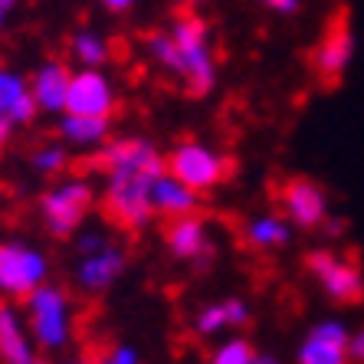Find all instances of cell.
<instances>
[{"instance_id": "cell-1", "label": "cell", "mask_w": 364, "mask_h": 364, "mask_svg": "<svg viewBox=\"0 0 364 364\" xmlns=\"http://www.w3.org/2000/svg\"><path fill=\"white\" fill-rule=\"evenodd\" d=\"M105 171V210L122 230L151 223V184L164 174V154L148 138H112L95 158Z\"/></svg>"}, {"instance_id": "cell-2", "label": "cell", "mask_w": 364, "mask_h": 364, "mask_svg": "<svg viewBox=\"0 0 364 364\" xmlns=\"http://www.w3.org/2000/svg\"><path fill=\"white\" fill-rule=\"evenodd\" d=\"M144 53L164 73L181 79L191 95H207L217 85V56L210 50V30L194 14H181L168 30L144 36Z\"/></svg>"}, {"instance_id": "cell-3", "label": "cell", "mask_w": 364, "mask_h": 364, "mask_svg": "<svg viewBox=\"0 0 364 364\" xmlns=\"http://www.w3.org/2000/svg\"><path fill=\"white\" fill-rule=\"evenodd\" d=\"M92 207H95V187L85 178H66L60 184H53L40 197L43 227L50 230L56 240H69L73 233H79V227L92 213Z\"/></svg>"}, {"instance_id": "cell-4", "label": "cell", "mask_w": 364, "mask_h": 364, "mask_svg": "<svg viewBox=\"0 0 364 364\" xmlns=\"http://www.w3.org/2000/svg\"><path fill=\"white\" fill-rule=\"evenodd\" d=\"M23 302L26 318H30V335H33L36 345L46 348V351L66 348L73 338V302H69L66 289L43 282Z\"/></svg>"}, {"instance_id": "cell-5", "label": "cell", "mask_w": 364, "mask_h": 364, "mask_svg": "<svg viewBox=\"0 0 364 364\" xmlns=\"http://www.w3.org/2000/svg\"><path fill=\"white\" fill-rule=\"evenodd\" d=\"M164 171L174 174L178 181H184L187 187H194L197 194H207L213 187H220L230 178V164L227 154H220L217 148L203 141H181L174 144V151L164 158Z\"/></svg>"}, {"instance_id": "cell-6", "label": "cell", "mask_w": 364, "mask_h": 364, "mask_svg": "<svg viewBox=\"0 0 364 364\" xmlns=\"http://www.w3.org/2000/svg\"><path fill=\"white\" fill-rule=\"evenodd\" d=\"M305 266L312 272V279L322 286L328 302L358 305L364 299V272L351 256L331 253V250H315V253L305 256Z\"/></svg>"}, {"instance_id": "cell-7", "label": "cell", "mask_w": 364, "mask_h": 364, "mask_svg": "<svg viewBox=\"0 0 364 364\" xmlns=\"http://www.w3.org/2000/svg\"><path fill=\"white\" fill-rule=\"evenodd\" d=\"M355 53H358L355 26H351L348 10H338V14L328 20L325 33L318 36V43L312 46V73L322 79L325 85H335L348 69H351Z\"/></svg>"}, {"instance_id": "cell-8", "label": "cell", "mask_w": 364, "mask_h": 364, "mask_svg": "<svg viewBox=\"0 0 364 364\" xmlns=\"http://www.w3.org/2000/svg\"><path fill=\"white\" fill-rule=\"evenodd\" d=\"M50 263L36 246L26 243H0V296L10 299H26L33 289L46 282Z\"/></svg>"}, {"instance_id": "cell-9", "label": "cell", "mask_w": 364, "mask_h": 364, "mask_svg": "<svg viewBox=\"0 0 364 364\" xmlns=\"http://www.w3.org/2000/svg\"><path fill=\"white\" fill-rule=\"evenodd\" d=\"M279 207L292 227L299 230H318L325 227L331 213V203L325 187L312 178H289L279 187Z\"/></svg>"}, {"instance_id": "cell-10", "label": "cell", "mask_w": 364, "mask_h": 364, "mask_svg": "<svg viewBox=\"0 0 364 364\" xmlns=\"http://www.w3.org/2000/svg\"><path fill=\"white\" fill-rule=\"evenodd\" d=\"M112 109H115V89H112V79L102 69L82 66L79 73H73L69 92H66V109L63 112H73V115H105V119H112Z\"/></svg>"}, {"instance_id": "cell-11", "label": "cell", "mask_w": 364, "mask_h": 364, "mask_svg": "<svg viewBox=\"0 0 364 364\" xmlns=\"http://www.w3.org/2000/svg\"><path fill=\"white\" fill-rule=\"evenodd\" d=\"M348 341H351V331L338 318H325V322L312 325L305 331L302 345L296 351V361L299 364H351Z\"/></svg>"}, {"instance_id": "cell-12", "label": "cell", "mask_w": 364, "mask_h": 364, "mask_svg": "<svg viewBox=\"0 0 364 364\" xmlns=\"http://www.w3.org/2000/svg\"><path fill=\"white\" fill-rule=\"evenodd\" d=\"M164 243H168L174 259H181V263H197V269H207V263L213 259V243H210V233H207V223H203L200 213L168 220Z\"/></svg>"}, {"instance_id": "cell-13", "label": "cell", "mask_w": 364, "mask_h": 364, "mask_svg": "<svg viewBox=\"0 0 364 364\" xmlns=\"http://www.w3.org/2000/svg\"><path fill=\"white\" fill-rule=\"evenodd\" d=\"M125 266H128V253L119 243H109V246H102L99 253L82 256V263H79V269H76V282L85 292L99 296V292L112 289L122 279Z\"/></svg>"}, {"instance_id": "cell-14", "label": "cell", "mask_w": 364, "mask_h": 364, "mask_svg": "<svg viewBox=\"0 0 364 364\" xmlns=\"http://www.w3.org/2000/svg\"><path fill=\"white\" fill-rule=\"evenodd\" d=\"M200 197L194 187H187L184 181H178L174 174L164 171L161 178L151 184V207L158 217H191V213H200Z\"/></svg>"}, {"instance_id": "cell-15", "label": "cell", "mask_w": 364, "mask_h": 364, "mask_svg": "<svg viewBox=\"0 0 364 364\" xmlns=\"http://www.w3.org/2000/svg\"><path fill=\"white\" fill-rule=\"evenodd\" d=\"M250 322V305L243 299L230 296V299H220V302H210V305H200L194 315V331L200 338H213L220 331H230V328H243Z\"/></svg>"}, {"instance_id": "cell-16", "label": "cell", "mask_w": 364, "mask_h": 364, "mask_svg": "<svg viewBox=\"0 0 364 364\" xmlns=\"http://www.w3.org/2000/svg\"><path fill=\"white\" fill-rule=\"evenodd\" d=\"M292 223L282 213H256L243 223V243L256 253H272L292 243Z\"/></svg>"}, {"instance_id": "cell-17", "label": "cell", "mask_w": 364, "mask_h": 364, "mask_svg": "<svg viewBox=\"0 0 364 364\" xmlns=\"http://www.w3.org/2000/svg\"><path fill=\"white\" fill-rule=\"evenodd\" d=\"M69 79L73 73L66 69V63H43L33 73V82H30V92H33L36 109L43 112H63L66 109V92H69Z\"/></svg>"}, {"instance_id": "cell-18", "label": "cell", "mask_w": 364, "mask_h": 364, "mask_svg": "<svg viewBox=\"0 0 364 364\" xmlns=\"http://www.w3.org/2000/svg\"><path fill=\"white\" fill-rule=\"evenodd\" d=\"M36 112L40 109H36L33 92L23 82V76L0 69V119H7L10 125H26V122H33Z\"/></svg>"}, {"instance_id": "cell-19", "label": "cell", "mask_w": 364, "mask_h": 364, "mask_svg": "<svg viewBox=\"0 0 364 364\" xmlns=\"http://www.w3.org/2000/svg\"><path fill=\"white\" fill-rule=\"evenodd\" d=\"M0 361L4 364H36L33 345L26 338L23 322L14 312V305L0 302Z\"/></svg>"}, {"instance_id": "cell-20", "label": "cell", "mask_w": 364, "mask_h": 364, "mask_svg": "<svg viewBox=\"0 0 364 364\" xmlns=\"http://www.w3.org/2000/svg\"><path fill=\"white\" fill-rule=\"evenodd\" d=\"M109 128L112 122L105 115H73V112H63L60 132L69 144H79V148H95V144L109 141Z\"/></svg>"}, {"instance_id": "cell-21", "label": "cell", "mask_w": 364, "mask_h": 364, "mask_svg": "<svg viewBox=\"0 0 364 364\" xmlns=\"http://www.w3.org/2000/svg\"><path fill=\"white\" fill-rule=\"evenodd\" d=\"M69 50H73V56L82 66H92V69H99L102 63L109 60V43L102 40L99 33H92V30H79L73 36V43H69Z\"/></svg>"}, {"instance_id": "cell-22", "label": "cell", "mask_w": 364, "mask_h": 364, "mask_svg": "<svg viewBox=\"0 0 364 364\" xmlns=\"http://www.w3.org/2000/svg\"><path fill=\"white\" fill-rule=\"evenodd\" d=\"M210 364H256V348L250 338H227L210 355Z\"/></svg>"}, {"instance_id": "cell-23", "label": "cell", "mask_w": 364, "mask_h": 364, "mask_svg": "<svg viewBox=\"0 0 364 364\" xmlns=\"http://www.w3.org/2000/svg\"><path fill=\"white\" fill-rule=\"evenodd\" d=\"M30 161H33V168L40 171V174L53 178V174H63V171H66L69 158H66V151H63L60 144H43V148H36L33 151Z\"/></svg>"}, {"instance_id": "cell-24", "label": "cell", "mask_w": 364, "mask_h": 364, "mask_svg": "<svg viewBox=\"0 0 364 364\" xmlns=\"http://www.w3.org/2000/svg\"><path fill=\"white\" fill-rule=\"evenodd\" d=\"M109 233H102V230H85V233H79L76 246H79V256H89V253H99L102 246H109Z\"/></svg>"}, {"instance_id": "cell-25", "label": "cell", "mask_w": 364, "mask_h": 364, "mask_svg": "<svg viewBox=\"0 0 364 364\" xmlns=\"http://www.w3.org/2000/svg\"><path fill=\"white\" fill-rule=\"evenodd\" d=\"M99 364H138V351L135 348H128V345H115Z\"/></svg>"}, {"instance_id": "cell-26", "label": "cell", "mask_w": 364, "mask_h": 364, "mask_svg": "<svg viewBox=\"0 0 364 364\" xmlns=\"http://www.w3.org/2000/svg\"><path fill=\"white\" fill-rule=\"evenodd\" d=\"M266 10H272V14H279V17H292V14H299V7H302V0H259Z\"/></svg>"}, {"instance_id": "cell-27", "label": "cell", "mask_w": 364, "mask_h": 364, "mask_svg": "<svg viewBox=\"0 0 364 364\" xmlns=\"http://www.w3.org/2000/svg\"><path fill=\"white\" fill-rule=\"evenodd\" d=\"M348 351H351V361L364 364V325L351 335V341H348Z\"/></svg>"}, {"instance_id": "cell-28", "label": "cell", "mask_w": 364, "mask_h": 364, "mask_svg": "<svg viewBox=\"0 0 364 364\" xmlns=\"http://www.w3.org/2000/svg\"><path fill=\"white\" fill-rule=\"evenodd\" d=\"M17 4L20 0H0V30H4V23L10 20V14L17 10Z\"/></svg>"}, {"instance_id": "cell-29", "label": "cell", "mask_w": 364, "mask_h": 364, "mask_svg": "<svg viewBox=\"0 0 364 364\" xmlns=\"http://www.w3.org/2000/svg\"><path fill=\"white\" fill-rule=\"evenodd\" d=\"M102 4H105L112 14H125V10L135 7V0H102Z\"/></svg>"}, {"instance_id": "cell-30", "label": "cell", "mask_w": 364, "mask_h": 364, "mask_svg": "<svg viewBox=\"0 0 364 364\" xmlns=\"http://www.w3.org/2000/svg\"><path fill=\"white\" fill-rule=\"evenodd\" d=\"M10 128H14V125H10L7 119H0V148L7 144V138H10Z\"/></svg>"}, {"instance_id": "cell-31", "label": "cell", "mask_w": 364, "mask_h": 364, "mask_svg": "<svg viewBox=\"0 0 364 364\" xmlns=\"http://www.w3.org/2000/svg\"><path fill=\"white\" fill-rule=\"evenodd\" d=\"M256 364H282V361L276 355H259V351H256Z\"/></svg>"}, {"instance_id": "cell-32", "label": "cell", "mask_w": 364, "mask_h": 364, "mask_svg": "<svg viewBox=\"0 0 364 364\" xmlns=\"http://www.w3.org/2000/svg\"><path fill=\"white\" fill-rule=\"evenodd\" d=\"M181 4H187V0H181Z\"/></svg>"}]
</instances>
